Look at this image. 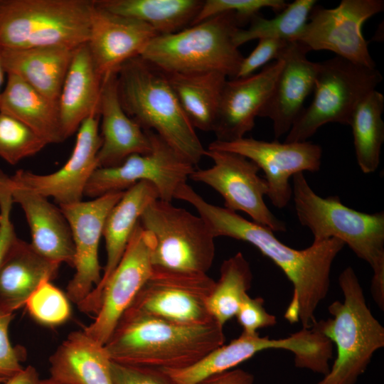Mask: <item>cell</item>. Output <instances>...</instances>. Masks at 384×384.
Wrapping results in <instances>:
<instances>
[{
	"label": "cell",
	"mask_w": 384,
	"mask_h": 384,
	"mask_svg": "<svg viewBox=\"0 0 384 384\" xmlns=\"http://www.w3.org/2000/svg\"><path fill=\"white\" fill-rule=\"evenodd\" d=\"M177 198L195 208L215 238L225 236L247 242L279 267L294 289L284 318L311 328L316 321V310L329 292L332 264L345 245L341 240L313 241L305 249H294L279 240L269 228L208 203L189 185L179 190Z\"/></svg>",
	"instance_id": "obj_1"
},
{
	"label": "cell",
	"mask_w": 384,
	"mask_h": 384,
	"mask_svg": "<svg viewBox=\"0 0 384 384\" xmlns=\"http://www.w3.org/2000/svg\"><path fill=\"white\" fill-rule=\"evenodd\" d=\"M224 343L223 326L215 321L183 325L127 309L104 346L114 362L178 370Z\"/></svg>",
	"instance_id": "obj_2"
},
{
	"label": "cell",
	"mask_w": 384,
	"mask_h": 384,
	"mask_svg": "<svg viewBox=\"0 0 384 384\" xmlns=\"http://www.w3.org/2000/svg\"><path fill=\"white\" fill-rule=\"evenodd\" d=\"M292 198L302 225L313 241L337 238L366 261L373 272L371 293L384 308V213H366L342 203L337 196L323 198L309 186L303 173L292 176Z\"/></svg>",
	"instance_id": "obj_3"
},
{
	"label": "cell",
	"mask_w": 384,
	"mask_h": 384,
	"mask_svg": "<svg viewBox=\"0 0 384 384\" xmlns=\"http://www.w3.org/2000/svg\"><path fill=\"white\" fill-rule=\"evenodd\" d=\"M117 75L119 96L126 113L144 130L154 132L196 166L206 149L166 73L138 56L122 64Z\"/></svg>",
	"instance_id": "obj_4"
},
{
	"label": "cell",
	"mask_w": 384,
	"mask_h": 384,
	"mask_svg": "<svg viewBox=\"0 0 384 384\" xmlns=\"http://www.w3.org/2000/svg\"><path fill=\"white\" fill-rule=\"evenodd\" d=\"M343 301L328 307L331 318L316 321L311 328L336 347L329 373L316 384H356L374 353L384 346V327L368 308L363 288L351 267L338 277Z\"/></svg>",
	"instance_id": "obj_5"
},
{
	"label": "cell",
	"mask_w": 384,
	"mask_h": 384,
	"mask_svg": "<svg viewBox=\"0 0 384 384\" xmlns=\"http://www.w3.org/2000/svg\"><path fill=\"white\" fill-rule=\"evenodd\" d=\"M240 25L235 13L221 14L156 36L139 57L166 73L218 72L235 79L244 58L233 40Z\"/></svg>",
	"instance_id": "obj_6"
},
{
	"label": "cell",
	"mask_w": 384,
	"mask_h": 384,
	"mask_svg": "<svg viewBox=\"0 0 384 384\" xmlns=\"http://www.w3.org/2000/svg\"><path fill=\"white\" fill-rule=\"evenodd\" d=\"M94 1L0 0V48L23 49L87 43Z\"/></svg>",
	"instance_id": "obj_7"
},
{
	"label": "cell",
	"mask_w": 384,
	"mask_h": 384,
	"mask_svg": "<svg viewBox=\"0 0 384 384\" xmlns=\"http://www.w3.org/2000/svg\"><path fill=\"white\" fill-rule=\"evenodd\" d=\"M383 77L376 68H368L335 56L319 63L314 98L294 123L284 142H305L323 125H350L358 104L376 90Z\"/></svg>",
	"instance_id": "obj_8"
},
{
	"label": "cell",
	"mask_w": 384,
	"mask_h": 384,
	"mask_svg": "<svg viewBox=\"0 0 384 384\" xmlns=\"http://www.w3.org/2000/svg\"><path fill=\"white\" fill-rule=\"evenodd\" d=\"M139 223L153 238L152 266L207 273L215 254V238L198 215L159 198L143 212Z\"/></svg>",
	"instance_id": "obj_9"
},
{
	"label": "cell",
	"mask_w": 384,
	"mask_h": 384,
	"mask_svg": "<svg viewBox=\"0 0 384 384\" xmlns=\"http://www.w3.org/2000/svg\"><path fill=\"white\" fill-rule=\"evenodd\" d=\"M268 349H283L294 355L295 366L324 372L332 357L331 341L311 328H302L288 337L271 339L259 334L242 332L226 345L206 354L193 365L178 370H163L176 384H196L213 375L235 368L255 354Z\"/></svg>",
	"instance_id": "obj_10"
},
{
	"label": "cell",
	"mask_w": 384,
	"mask_h": 384,
	"mask_svg": "<svg viewBox=\"0 0 384 384\" xmlns=\"http://www.w3.org/2000/svg\"><path fill=\"white\" fill-rule=\"evenodd\" d=\"M145 131L151 142L150 151L131 155L117 166L97 168L86 186L84 196L95 198L111 192L124 191L139 181H148L156 188L159 199L171 202L196 166L154 132Z\"/></svg>",
	"instance_id": "obj_11"
},
{
	"label": "cell",
	"mask_w": 384,
	"mask_h": 384,
	"mask_svg": "<svg viewBox=\"0 0 384 384\" xmlns=\"http://www.w3.org/2000/svg\"><path fill=\"white\" fill-rule=\"evenodd\" d=\"M383 10V0H342L332 9L315 5L296 41L309 51L329 50L355 64L375 68L362 26Z\"/></svg>",
	"instance_id": "obj_12"
},
{
	"label": "cell",
	"mask_w": 384,
	"mask_h": 384,
	"mask_svg": "<svg viewBox=\"0 0 384 384\" xmlns=\"http://www.w3.org/2000/svg\"><path fill=\"white\" fill-rule=\"evenodd\" d=\"M215 282L207 273L153 267L128 309L179 324H206L215 321L207 309Z\"/></svg>",
	"instance_id": "obj_13"
},
{
	"label": "cell",
	"mask_w": 384,
	"mask_h": 384,
	"mask_svg": "<svg viewBox=\"0 0 384 384\" xmlns=\"http://www.w3.org/2000/svg\"><path fill=\"white\" fill-rule=\"evenodd\" d=\"M205 156L212 159V166L195 169L190 176L215 190L224 199L225 208L247 214L253 222L273 232H285V223L267 206L268 185L258 174L259 167L250 159L236 153L208 148Z\"/></svg>",
	"instance_id": "obj_14"
},
{
	"label": "cell",
	"mask_w": 384,
	"mask_h": 384,
	"mask_svg": "<svg viewBox=\"0 0 384 384\" xmlns=\"http://www.w3.org/2000/svg\"><path fill=\"white\" fill-rule=\"evenodd\" d=\"M208 148L236 153L255 163L263 171L267 196L277 208H284L292 197L290 178L304 171H318L321 164V147L308 141L281 143L242 137L215 140Z\"/></svg>",
	"instance_id": "obj_15"
},
{
	"label": "cell",
	"mask_w": 384,
	"mask_h": 384,
	"mask_svg": "<svg viewBox=\"0 0 384 384\" xmlns=\"http://www.w3.org/2000/svg\"><path fill=\"white\" fill-rule=\"evenodd\" d=\"M154 240L139 221L124 255L105 284L99 297L98 312L85 329L94 340L105 345L124 312L149 277L153 266Z\"/></svg>",
	"instance_id": "obj_16"
},
{
	"label": "cell",
	"mask_w": 384,
	"mask_h": 384,
	"mask_svg": "<svg viewBox=\"0 0 384 384\" xmlns=\"http://www.w3.org/2000/svg\"><path fill=\"white\" fill-rule=\"evenodd\" d=\"M124 191L106 193L88 201L61 205L72 233L75 273L66 287V296L78 304L101 280L98 248L106 218Z\"/></svg>",
	"instance_id": "obj_17"
},
{
	"label": "cell",
	"mask_w": 384,
	"mask_h": 384,
	"mask_svg": "<svg viewBox=\"0 0 384 384\" xmlns=\"http://www.w3.org/2000/svg\"><path fill=\"white\" fill-rule=\"evenodd\" d=\"M99 117L92 114L82 122L72 154L60 169L46 175L18 170L9 176V181L46 198L52 197L59 206L81 201L91 176L98 168L97 156L102 143Z\"/></svg>",
	"instance_id": "obj_18"
},
{
	"label": "cell",
	"mask_w": 384,
	"mask_h": 384,
	"mask_svg": "<svg viewBox=\"0 0 384 384\" xmlns=\"http://www.w3.org/2000/svg\"><path fill=\"white\" fill-rule=\"evenodd\" d=\"M308 52L304 45L292 41L279 57L283 66L258 114L272 120L276 139L287 134L304 110L305 99L314 90L319 63L310 61Z\"/></svg>",
	"instance_id": "obj_19"
},
{
	"label": "cell",
	"mask_w": 384,
	"mask_h": 384,
	"mask_svg": "<svg viewBox=\"0 0 384 384\" xmlns=\"http://www.w3.org/2000/svg\"><path fill=\"white\" fill-rule=\"evenodd\" d=\"M158 34L148 25L112 13L95 1L87 42L95 68L103 79L127 60L138 57Z\"/></svg>",
	"instance_id": "obj_20"
},
{
	"label": "cell",
	"mask_w": 384,
	"mask_h": 384,
	"mask_svg": "<svg viewBox=\"0 0 384 384\" xmlns=\"http://www.w3.org/2000/svg\"><path fill=\"white\" fill-rule=\"evenodd\" d=\"M282 66L283 60L279 58L257 73L226 80L213 129L216 140H237L253 129Z\"/></svg>",
	"instance_id": "obj_21"
},
{
	"label": "cell",
	"mask_w": 384,
	"mask_h": 384,
	"mask_svg": "<svg viewBox=\"0 0 384 384\" xmlns=\"http://www.w3.org/2000/svg\"><path fill=\"white\" fill-rule=\"evenodd\" d=\"M0 181L9 190L13 203H18L25 214L33 247L50 261L73 267L72 233L60 208L48 201V198L12 183L9 176L1 170Z\"/></svg>",
	"instance_id": "obj_22"
},
{
	"label": "cell",
	"mask_w": 384,
	"mask_h": 384,
	"mask_svg": "<svg viewBox=\"0 0 384 384\" xmlns=\"http://www.w3.org/2000/svg\"><path fill=\"white\" fill-rule=\"evenodd\" d=\"M159 198L155 186L148 181H139L124 191L120 200L108 213L103 228L107 260L99 284L79 304V310L95 315L98 311L100 294L122 259L129 240L147 208Z\"/></svg>",
	"instance_id": "obj_23"
},
{
	"label": "cell",
	"mask_w": 384,
	"mask_h": 384,
	"mask_svg": "<svg viewBox=\"0 0 384 384\" xmlns=\"http://www.w3.org/2000/svg\"><path fill=\"white\" fill-rule=\"evenodd\" d=\"M117 72L102 80L99 104L102 143L97 156L98 168L117 166L129 156L146 154L151 149L147 132L122 105Z\"/></svg>",
	"instance_id": "obj_24"
},
{
	"label": "cell",
	"mask_w": 384,
	"mask_h": 384,
	"mask_svg": "<svg viewBox=\"0 0 384 384\" xmlns=\"http://www.w3.org/2000/svg\"><path fill=\"white\" fill-rule=\"evenodd\" d=\"M102 80L95 68L87 43L75 48L58 102L60 123L65 139L77 132L82 122L88 117L99 114Z\"/></svg>",
	"instance_id": "obj_25"
},
{
	"label": "cell",
	"mask_w": 384,
	"mask_h": 384,
	"mask_svg": "<svg viewBox=\"0 0 384 384\" xmlns=\"http://www.w3.org/2000/svg\"><path fill=\"white\" fill-rule=\"evenodd\" d=\"M60 265L16 237L0 265V306L14 312L23 306L42 282L56 276Z\"/></svg>",
	"instance_id": "obj_26"
},
{
	"label": "cell",
	"mask_w": 384,
	"mask_h": 384,
	"mask_svg": "<svg viewBox=\"0 0 384 384\" xmlns=\"http://www.w3.org/2000/svg\"><path fill=\"white\" fill-rule=\"evenodd\" d=\"M104 345L84 330L69 334L50 356V378L62 384H113Z\"/></svg>",
	"instance_id": "obj_27"
},
{
	"label": "cell",
	"mask_w": 384,
	"mask_h": 384,
	"mask_svg": "<svg viewBox=\"0 0 384 384\" xmlns=\"http://www.w3.org/2000/svg\"><path fill=\"white\" fill-rule=\"evenodd\" d=\"M73 50L63 46L0 48V60L6 74L19 77L41 94L58 103Z\"/></svg>",
	"instance_id": "obj_28"
},
{
	"label": "cell",
	"mask_w": 384,
	"mask_h": 384,
	"mask_svg": "<svg viewBox=\"0 0 384 384\" xmlns=\"http://www.w3.org/2000/svg\"><path fill=\"white\" fill-rule=\"evenodd\" d=\"M0 112L25 124L47 144L65 140L58 103L14 74H7L6 86L0 95Z\"/></svg>",
	"instance_id": "obj_29"
},
{
	"label": "cell",
	"mask_w": 384,
	"mask_h": 384,
	"mask_svg": "<svg viewBox=\"0 0 384 384\" xmlns=\"http://www.w3.org/2000/svg\"><path fill=\"white\" fill-rule=\"evenodd\" d=\"M165 73L193 127L213 132L227 77L218 72Z\"/></svg>",
	"instance_id": "obj_30"
},
{
	"label": "cell",
	"mask_w": 384,
	"mask_h": 384,
	"mask_svg": "<svg viewBox=\"0 0 384 384\" xmlns=\"http://www.w3.org/2000/svg\"><path fill=\"white\" fill-rule=\"evenodd\" d=\"M203 1L201 0H98L100 7L139 21L158 35L180 31L192 25Z\"/></svg>",
	"instance_id": "obj_31"
},
{
	"label": "cell",
	"mask_w": 384,
	"mask_h": 384,
	"mask_svg": "<svg viewBox=\"0 0 384 384\" xmlns=\"http://www.w3.org/2000/svg\"><path fill=\"white\" fill-rule=\"evenodd\" d=\"M384 96L374 90L356 106L350 123L357 163L364 174L377 170L384 142Z\"/></svg>",
	"instance_id": "obj_32"
},
{
	"label": "cell",
	"mask_w": 384,
	"mask_h": 384,
	"mask_svg": "<svg viewBox=\"0 0 384 384\" xmlns=\"http://www.w3.org/2000/svg\"><path fill=\"white\" fill-rule=\"evenodd\" d=\"M252 281L250 263L240 252L223 262L219 279L207 301L208 311L217 323L223 326L236 316Z\"/></svg>",
	"instance_id": "obj_33"
},
{
	"label": "cell",
	"mask_w": 384,
	"mask_h": 384,
	"mask_svg": "<svg viewBox=\"0 0 384 384\" xmlns=\"http://www.w3.org/2000/svg\"><path fill=\"white\" fill-rule=\"evenodd\" d=\"M315 0H295L284 8L272 18L259 15L250 21L247 28H239L234 36L237 47L255 40L273 38L288 42L296 41L307 23Z\"/></svg>",
	"instance_id": "obj_34"
},
{
	"label": "cell",
	"mask_w": 384,
	"mask_h": 384,
	"mask_svg": "<svg viewBox=\"0 0 384 384\" xmlns=\"http://www.w3.org/2000/svg\"><path fill=\"white\" fill-rule=\"evenodd\" d=\"M48 144L29 127L0 112V157L15 165L33 156Z\"/></svg>",
	"instance_id": "obj_35"
},
{
	"label": "cell",
	"mask_w": 384,
	"mask_h": 384,
	"mask_svg": "<svg viewBox=\"0 0 384 384\" xmlns=\"http://www.w3.org/2000/svg\"><path fill=\"white\" fill-rule=\"evenodd\" d=\"M24 306L34 320L47 326L65 323L72 313L66 294L49 280L42 282L37 287Z\"/></svg>",
	"instance_id": "obj_36"
},
{
	"label": "cell",
	"mask_w": 384,
	"mask_h": 384,
	"mask_svg": "<svg viewBox=\"0 0 384 384\" xmlns=\"http://www.w3.org/2000/svg\"><path fill=\"white\" fill-rule=\"evenodd\" d=\"M287 5L284 0H206L203 1L192 25L229 12L235 13L242 24L251 21L264 8H270L279 13Z\"/></svg>",
	"instance_id": "obj_37"
},
{
	"label": "cell",
	"mask_w": 384,
	"mask_h": 384,
	"mask_svg": "<svg viewBox=\"0 0 384 384\" xmlns=\"http://www.w3.org/2000/svg\"><path fill=\"white\" fill-rule=\"evenodd\" d=\"M14 317V311L0 306V378H9L21 371L26 358L25 350L14 346L9 339V329Z\"/></svg>",
	"instance_id": "obj_38"
},
{
	"label": "cell",
	"mask_w": 384,
	"mask_h": 384,
	"mask_svg": "<svg viewBox=\"0 0 384 384\" xmlns=\"http://www.w3.org/2000/svg\"><path fill=\"white\" fill-rule=\"evenodd\" d=\"M110 371L113 384H176L161 369L111 361Z\"/></svg>",
	"instance_id": "obj_39"
},
{
	"label": "cell",
	"mask_w": 384,
	"mask_h": 384,
	"mask_svg": "<svg viewBox=\"0 0 384 384\" xmlns=\"http://www.w3.org/2000/svg\"><path fill=\"white\" fill-rule=\"evenodd\" d=\"M242 332L249 334L257 333V330L273 326L277 319L267 311L264 306V299L261 297L252 298L247 294L242 299L235 316Z\"/></svg>",
	"instance_id": "obj_40"
},
{
	"label": "cell",
	"mask_w": 384,
	"mask_h": 384,
	"mask_svg": "<svg viewBox=\"0 0 384 384\" xmlns=\"http://www.w3.org/2000/svg\"><path fill=\"white\" fill-rule=\"evenodd\" d=\"M289 43L273 38L260 39L255 49L243 58L235 79L250 76L271 60H277Z\"/></svg>",
	"instance_id": "obj_41"
},
{
	"label": "cell",
	"mask_w": 384,
	"mask_h": 384,
	"mask_svg": "<svg viewBox=\"0 0 384 384\" xmlns=\"http://www.w3.org/2000/svg\"><path fill=\"white\" fill-rule=\"evenodd\" d=\"M12 204L9 190L0 183V265L9 247L17 237L11 220Z\"/></svg>",
	"instance_id": "obj_42"
},
{
	"label": "cell",
	"mask_w": 384,
	"mask_h": 384,
	"mask_svg": "<svg viewBox=\"0 0 384 384\" xmlns=\"http://www.w3.org/2000/svg\"><path fill=\"white\" fill-rule=\"evenodd\" d=\"M254 375L240 368L209 376L196 384H254Z\"/></svg>",
	"instance_id": "obj_43"
},
{
	"label": "cell",
	"mask_w": 384,
	"mask_h": 384,
	"mask_svg": "<svg viewBox=\"0 0 384 384\" xmlns=\"http://www.w3.org/2000/svg\"><path fill=\"white\" fill-rule=\"evenodd\" d=\"M41 379L36 368L28 366L7 378L2 384H41Z\"/></svg>",
	"instance_id": "obj_44"
},
{
	"label": "cell",
	"mask_w": 384,
	"mask_h": 384,
	"mask_svg": "<svg viewBox=\"0 0 384 384\" xmlns=\"http://www.w3.org/2000/svg\"><path fill=\"white\" fill-rule=\"evenodd\" d=\"M5 73H6L4 71V69L3 68L2 63H1V60H0V95L1 93V87H2L3 82H4V74Z\"/></svg>",
	"instance_id": "obj_45"
},
{
	"label": "cell",
	"mask_w": 384,
	"mask_h": 384,
	"mask_svg": "<svg viewBox=\"0 0 384 384\" xmlns=\"http://www.w3.org/2000/svg\"><path fill=\"white\" fill-rule=\"evenodd\" d=\"M41 384H62V383H58L52 380L51 378H48L47 379L41 380Z\"/></svg>",
	"instance_id": "obj_46"
},
{
	"label": "cell",
	"mask_w": 384,
	"mask_h": 384,
	"mask_svg": "<svg viewBox=\"0 0 384 384\" xmlns=\"http://www.w3.org/2000/svg\"><path fill=\"white\" fill-rule=\"evenodd\" d=\"M6 380V378H0V383H2L4 382Z\"/></svg>",
	"instance_id": "obj_47"
}]
</instances>
